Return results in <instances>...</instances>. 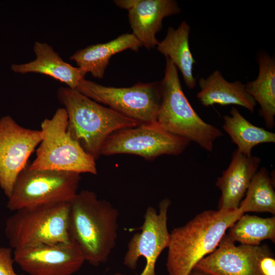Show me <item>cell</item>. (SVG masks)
<instances>
[{
    "mask_svg": "<svg viewBox=\"0 0 275 275\" xmlns=\"http://www.w3.org/2000/svg\"><path fill=\"white\" fill-rule=\"evenodd\" d=\"M119 216L116 208L91 190L77 193L70 201L69 237L85 261L98 266L107 261L116 244Z\"/></svg>",
    "mask_w": 275,
    "mask_h": 275,
    "instance_id": "cell-1",
    "label": "cell"
},
{
    "mask_svg": "<svg viewBox=\"0 0 275 275\" xmlns=\"http://www.w3.org/2000/svg\"><path fill=\"white\" fill-rule=\"evenodd\" d=\"M245 213L205 210L170 232L166 267L169 275H189L195 266L218 246L229 228Z\"/></svg>",
    "mask_w": 275,
    "mask_h": 275,
    "instance_id": "cell-2",
    "label": "cell"
},
{
    "mask_svg": "<svg viewBox=\"0 0 275 275\" xmlns=\"http://www.w3.org/2000/svg\"><path fill=\"white\" fill-rule=\"evenodd\" d=\"M57 97L67 114L68 132L96 160L101 156L103 144L111 134L142 124L93 100L76 89L60 87Z\"/></svg>",
    "mask_w": 275,
    "mask_h": 275,
    "instance_id": "cell-3",
    "label": "cell"
},
{
    "mask_svg": "<svg viewBox=\"0 0 275 275\" xmlns=\"http://www.w3.org/2000/svg\"><path fill=\"white\" fill-rule=\"evenodd\" d=\"M166 59L164 77L160 81L161 98L156 122L168 132L211 152L214 141L223 133L204 121L194 109L183 91L178 69L168 58Z\"/></svg>",
    "mask_w": 275,
    "mask_h": 275,
    "instance_id": "cell-4",
    "label": "cell"
},
{
    "mask_svg": "<svg viewBox=\"0 0 275 275\" xmlns=\"http://www.w3.org/2000/svg\"><path fill=\"white\" fill-rule=\"evenodd\" d=\"M68 116L64 107L41 124L42 140L36 158L29 164L32 169H45L97 174L96 160L87 153L67 131Z\"/></svg>",
    "mask_w": 275,
    "mask_h": 275,
    "instance_id": "cell-5",
    "label": "cell"
},
{
    "mask_svg": "<svg viewBox=\"0 0 275 275\" xmlns=\"http://www.w3.org/2000/svg\"><path fill=\"white\" fill-rule=\"evenodd\" d=\"M70 202L24 208L6 221L5 236L16 250L70 241L68 222Z\"/></svg>",
    "mask_w": 275,
    "mask_h": 275,
    "instance_id": "cell-6",
    "label": "cell"
},
{
    "mask_svg": "<svg viewBox=\"0 0 275 275\" xmlns=\"http://www.w3.org/2000/svg\"><path fill=\"white\" fill-rule=\"evenodd\" d=\"M80 174L32 169L29 164L20 173L7 207L11 211L42 205L70 202L76 196Z\"/></svg>",
    "mask_w": 275,
    "mask_h": 275,
    "instance_id": "cell-7",
    "label": "cell"
},
{
    "mask_svg": "<svg viewBox=\"0 0 275 275\" xmlns=\"http://www.w3.org/2000/svg\"><path fill=\"white\" fill-rule=\"evenodd\" d=\"M76 90L142 124L156 123L161 98L160 81L138 82L130 87L116 88L83 78Z\"/></svg>",
    "mask_w": 275,
    "mask_h": 275,
    "instance_id": "cell-8",
    "label": "cell"
},
{
    "mask_svg": "<svg viewBox=\"0 0 275 275\" xmlns=\"http://www.w3.org/2000/svg\"><path fill=\"white\" fill-rule=\"evenodd\" d=\"M189 144V141L168 132L157 122L142 124L111 134L103 144L101 155L129 154L151 160L163 155H179Z\"/></svg>",
    "mask_w": 275,
    "mask_h": 275,
    "instance_id": "cell-9",
    "label": "cell"
},
{
    "mask_svg": "<svg viewBox=\"0 0 275 275\" xmlns=\"http://www.w3.org/2000/svg\"><path fill=\"white\" fill-rule=\"evenodd\" d=\"M171 204L168 198L162 199L159 204L158 211L148 207L144 216V222L140 232L130 238L124 257V265L130 269H135L141 257L146 264L138 275H155L156 263L162 252L168 248L170 233L168 228V212ZM113 275H122L116 273Z\"/></svg>",
    "mask_w": 275,
    "mask_h": 275,
    "instance_id": "cell-10",
    "label": "cell"
},
{
    "mask_svg": "<svg viewBox=\"0 0 275 275\" xmlns=\"http://www.w3.org/2000/svg\"><path fill=\"white\" fill-rule=\"evenodd\" d=\"M42 137L40 130L23 127L10 116L0 119V187L8 198Z\"/></svg>",
    "mask_w": 275,
    "mask_h": 275,
    "instance_id": "cell-11",
    "label": "cell"
},
{
    "mask_svg": "<svg viewBox=\"0 0 275 275\" xmlns=\"http://www.w3.org/2000/svg\"><path fill=\"white\" fill-rule=\"evenodd\" d=\"M13 258L30 275H72L85 262L78 249L70 241L16 249Z\"/></svg>",
    "mask_w": 275,
    "mask_h": 275,
    "instance_id": "cell-12",
    "label": "cell"
},
{
    "mask_svg": "<svg viewBox=\"0 0 275 275\" xmlns=\"http://www.w3.org/2000/svg\"><path fill=\"white\" fill-rule=\"evenodd\" d=\"M270 254L266 245H236L226 233L216 248L195 268L210 275H261L259 261Z\"/></svg>",
    "mask_w": 275,
    "mask_h": 275,
    "instance_id": "cell-13",
    "label": "cell"
},
{
    "mask_svg": "<svg viewBox=\"0 0 275 275\" xmlns=\"http://www.w3.org/2000/svg\"><path fill=\"white\" fill-rule=\"evenodd\" d=\"M114 3L128 11L132 34L148 50L159 43L156 34L161 29L164 18L181 11L174 0H115Z\"/></svg>",
    "mask_w": 275,
    "mask_h": 275,
    "instance_id": "cell-14",
    "label": "cell"
},
{
    "mask_svg": "<svg viewBox=\"0 0 275 275\" xmlns=\"http://www.w3.org/2000/svg\"><path fill=\"white\" fill-rule=\"evenodd\" d=\"M260 163L259 157L245 156L237 149L233 152L228 167L215 183L221 191L218 210L230 211L239 208Z\"/></svg>",
    "mask_w": 275,
    "mask_h": 275,
    "instance_id": "cell-15",
    "label": "cell"
},
{
    "mask_svg": "<svg viewBox=\"0 0 275 275\" xmlns=\"http://www.w3.org/2000/svg\"><path fill=\"white\" fill-rule=\"evenodd\" d=\"M33 50L35 60L28 63L11 66L15 73H37L50 76L65 84L68 87L76 89L80 80L85 77L81 70L65 62L47 43L36 41Z\"/></svg>",
    "mask_w": 275,
    "mask_h": 275,
    "instance_id": "cell-16",
    "label": "cell"
},
{
    "mask_svg": "<svg viewBox=\"0 0 275 275\" xmlns=\"http://www.w3.org/2000/svg\"><path fill=\"white\" fill-rule=\"evenodd\" d=\"M142 46L132 34L126 33L109 42L79 49L70 57V60L76 63L84 77L90 73L94 77L101 79L113 56L126 49L138 51Z\"/></svg>",
    "mask_w": 275,
    "mask_h": 275,
    "instance_id": "cell-17",
    "label": "cell"
},
{
    "mask_svg": "<svg viewBox=\"0 0 275 275\" xmlns=\"http://www.w3.org/2000/svg\"><path fill=\"white\" fill-rule=\"evenodd\" d=\"M200 91L197 97L201 103L208 107L214 104L236 105L254 112L256 102L247 92L241 81H227L220 71H214L207 78L199 80Z\"/></svg>",
    "mask_w": 275,
    "mask_h": 275,
    "instance_id": "cell-18",
    "label": "cell"
},
{
    "mask_svg": "<svg viewBox=\"0 0 275 275\" xmlns=\"http://www.w3.org/2000/svg\"><path fill=\"white\" fill-rule=\"evenodd\" d=\"M189 32L190 26L185 21L176 29L169 26L165 38L159 42L156 48L180 70L186 86L193 89L197 84L193 73V65L196 61L189 48Z\"/></svg>",
    "mask_w": 275,
    "mask_h": 275,
    "instance_id": "cell-19",
    "label": "cell"
},
{
    "mask_svg": "<svg viewBox=\"0 0 275 275\" xmlns=\"http://www.w3.org/2000/svg\"><path fill=\"white\" fill-rule=\"evenodd\" d=\"M258 61V75L245 85V89L259 104L266 126L272 128L275 125V60L263 52L259 54Z\"/></svg>",
    "mask_w": 275,
    "mask_h": 275,
    "instance_id": "cell-20",
    "label": "cell"
},
{
    "mask_svg": "<svg viewBox=\"0 0 275 275\" xmlns=\"http://www.w3.org/2000/svg\"><path fill=\"white\" fill-rule=\"evenodd\" d=\"M223 119L224 130L237 145V149L245 156H251L253 149L260 144L275 142L274 133L252 124L235 107Z\"/></svg>",
    "mask_w": 275,
    "mask_h": 275,
    "instance_id": "cell-21",
    "label": "cell"
},
{
    "mask_svg": "<svg viewBox=\"0 0 275 275\" xmlns=\"http://www.w3.org/2000/svg\"><path fill=\"white\" fill-rule=\"evenodd\" d=\"M229 237L241 244L259 246L262 241H275V217L263 218L256 215H241L228 230Z\"/></svg>",
    "mask_w": 275,
    "mask_h": 275,
    "instance_id": "cell-22",
    "label": "cell"
},
{
    "mask_svg": "<svg viewBox=\"0 0 275 275\" xmlns=\"http://www.w3.org/2000/svg\"><path fill=\"white\" fill-rule=\"evenodd\" d=\"M239 207L244 213L268 212L274 215L275 192L266 168L262 167L255 174Z\"/></svg>",
    "mask_w": 275,
    "mask_h": 275,
    "instance_id": "cell-23",
    "label": "cell"
},
{
    "mask_svg": "<svg viewBox=\"0 0 275 275\" xmlns=\"http://www.w3.org/2000/svg\"><path fill=\"white\" fill-rule=\"evenodd\" d=\"M13 256L12 248L0 247V275H22L14 269Z\"/></svg>",
    "mask_w": 275,
    "mask_h": 275,
    "instance_id": "cell-24",
    "label": "cell"
},
{
    "mask_svg": "<svg viewBox=\"0 0 275 275\" xmlns=\"http://www.w3.org/2000/svg\"><path fill=\"white\" fill-rule=\"evenodd\" d=\"M259 269L261 275H275V259L272 253L263 256L260 260Z\"/></svg>",
    "mask_w": 275,
    "mask_h": 275,
    "instance_id": "cell-25",
    "label": "cell"
},
{
    "mask_svg": "<svg viewBox=\"0 0 275 275\" xmlns=\"http://www.w3.org/2000/svg\"><path fill=\"white\" fill-rule=\"evenodd\" d=\"M189 275H210L207 273H206L204 272H203L200 270H198L194 268L193 270L191 271Z\"/></svg>",
    "mask_w": 275,
    "mask_h": 275,
    "instance_id": "cell-26",
    "label": "cell"
}]
</instances>
